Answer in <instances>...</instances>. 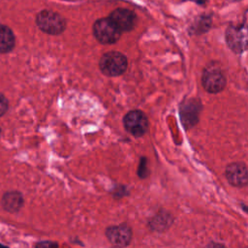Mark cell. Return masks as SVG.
Masks as SVG:
<instances>
[{
	"label": "cell",
	"mask_w": 248,
	"mask_h": 248,
	"mask_svg": "<svg viewBox=\"0 0 248 248\" xmlns=\"http://www.w3.org/2000/svg\"><path fill=\"white\" fill-rule=\"evenodd\" d=\"M127 57L118 51L106 52L100 59L101 72L108 77H117L125 73L127 69Z\"/></svg>",
	"instance_id": "6da1fadb"
},
{
	"label": "cell",
	"mask_w": 248,
	"mask_h": 248,
	"mask_svg": "<svg viewBox=\"0 0 248 248\" xmlns=\"http://www.w3.org/2000/svg\"><path fill=\"white\" fill-rule=\"evenodd\" d=\"M93 33L100 43L106 45L116 43L121 35V32L108 17L96 20L93 25Z\"/></svg>",
	"instance_id": "7a4b0ae2"
},
{
	"label": "cell",
	"mask_w": 248,
	"mask_h": 248,
	"mask_svg": "<svg viewBox=\"0 0 248 248\" xmlns=\"http://www.w3.org/2000/svg\"><path fill=\"white\" fill-rule=\"evenodd\" d=\"M37 24L47 34H60L65 29L64 18L52 11H42L37 16Z\"/></svg>",
	"instance_id": "3957f363"
},
{
	"label": "cell",
	"mask_w": 248,
	"mask_h": 248,
	"mask_svg": "<svg viewBox=\"0 0 248 248\" xmlns=\"http://www.w3.org/2000/svg\"><path fill=\"white\" fill-rule=\"evenodd\" d=\"M125 129L134 137L143 136L148 129V119L141 110H131L123 119Z\"/></svg>",
	"instance_id": "277c9868"
},
{
	"label": "cell",
	"mask_w": 248,
	"mask_h": 248,
	"mask_svg": "<svg viewBox=\"0 0 248 248\" xmlns=\"http://www.w3.org/2000/svg\"><path fill=\"white\" fill-rule=\"evenodd\" d=\"M226 42L235 53H240L248 47V28L244 25L230 26L226 31Z\"/></svg>",
	"instance_id": "5b68a950"
},
{
	"label": "cell",
	"mask_w": 248,
	"mask_h": 248,
	"mask_svg": "<svg viewBox=\"0 0 248 248\" xmlns=\"http://www.w3.org/2000/svg\"><path fill=\"white\" fill-rule=\"evenodd\" d=\"M202 83L208 93H219L226 86V78L220 70L210 68L203 71Z\"/></svg>",
	"instance_id": "8992f818"
},
{
	"label": "cell",
	"mask_w": 248,
	"mask_h": 248,
	"mask_svg": "<svg viewBox=\"0 0 248 248\" xmlns=\"http://www.w3.org/2000/svg\"><path fill=\"white\" fill-rule=\"evenodd\" d=\"M108 18L113 22L120 32H128L133 30L137 19L133 11L124 8H118L112 11Z\"/></svg>",
	"instance_id": "52a82bcc"
},
{
	"label": "cell",
	"mask_w": 248,
	"mask_h": 248,
	"mask_svg": "<svg viewBox=\"0 0 248 248\" xmlns=\"http://www.w3.org/2000/svg\"><path fill=\"white\" fill-rule=\"evenodd\" d=\"M106 235L111 244L117 247H125L132 239V230L125 224L111 226L107 229Z\"/></svg>",
	"instance_id": "ba28073f"
},
{
	"label": "cell",
	"mask_w": 248,
	"mask_h": 248,
	"mask_svg": "<svg viewBox=\"0 0 248 248\" xmlns=\"http://www.w3.org/2000/svg\"><path fill=\"white\" fill-rule=\"evenodd\" d=\"M226 177L234 187H244L248 184V169L242 163H232L226 168Z\"/></svg>",
	"instance_id": "9c48e42d"
},
{
	"label": "cell",
	"mask_w": 248,
	"mask_h": 248,
	"mask_svg": "<svg viewBox=\"0 0 248 248\" xmlns=\"http://www.w3.org/2000/svg\"><path fill=\"white\" fill-rule=\"evenodd\" d=\"M23 197L17 191L6 192L1 199V205L4 210L10 213H16L23 206Z\"/></svg>",
	"instance_id": "30bf717a"
},
{
	"label": "cell",
	"mask_w": 248,
	"mask_h": 248,
	"mask_svg": "<svg viewBox=\"0 0 248 248\" xmlns=\"http://www.w3.org/2000/svg\"><path fill=\"white\" fill-rule=\"evenodd\" d=\"M200 103L196 100H190L181 106V118L186 126H193L199 119Z\"/></svg>",
	"instance_id": "8fae6325"
},
{
	"label": "cell",
	"mask_w": 248,
	"mask_h": 248,
	"mask_svg": "<svg viewBox=\"0 0 248 248\" xmlns=\"http://www.w3.org/2000/svg\"><path fill=\"white\" fill-rule=\"evenodd\" d=\"M15 46V36L12 30L0 24V52L6 53L13 49Z\"/></svg>",
	"instance_id": "7c38bea8"
},
{
	"label": "cell",
	"mask_w": 248,
	"mask_h": 248,
	"mask_svg": "<svg viewBox=\"0 0 248 248\" xmlns=\"http://www.w3.org/2000/svg\"><path fill=\"white\" fill-rule=\"evenodd\" d=\"M35 248H58V244L57 242H54V241L45 240V241L38 242Z\"/></svg>",
	"instance_id": "4fadbf2b"
},
{
	"label": "cell",
	"mask_w": 248,
	"mask_h": 248,
	"mask_svg": "<svg viewBox=\"0 0 248 248\" xmlns=\"http://www.w3.org/2000/svg\"><path fill=\"white\" fill-rule=\"evenodd\" d=\"M8 109V101L4 95L0 94V116L4 115Z\"/></svg>",
	"instance_id": "5bb4252c"
},
{
	"label": "cell",
	"mask_w": 248,
	"mask_h": 248,
	"mask_svg": "<svg viewBox=\"0 0 248 248\" xmlns=\"http://www.w3.org/2000/svg\"><path fill=\"white\" fill-rule=\"evenodd\" d=\"M205 248H226V247L220 243H210Z\"/></svg>",
	"instance_id": "9a60e30c"
},
{
	"label": "cell",
	"mask_w": 248,
	"mask_h": 248,
	"mask_svg": "<svg viewBox=\"0 0 248 248\" xmlns=\"http://www.w3.org/2000/svg\"><path fill=\"white\" fill-rule=\"evenodd\" d=\"M0 248H9L7 245H5V244H2V243H0Z\"/></svg>",
	"instance_id": "2e32d148"
},
{
	"label": "cell",
	"mask_w": 248,
	"mask_h": 248,
	"mask_svg": "<svg viewBox=\"0 0 248 248\" xmlns=\"http://www.w3.org/2000/svg\"><path fill=\"white\" fill-rule=\"evenodd\" d=\"M0 134H1V129H0Z\"/></svg>",
	"instance_id": "e0dca14e"
}]
</instances>
